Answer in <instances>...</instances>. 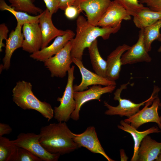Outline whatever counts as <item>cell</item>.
<instances>
[{
  "mask_svg": "<svg viewBox=\"0 0 161 161\" xmlns=\"http://www.w3.org/2000/svg\"><path fill=\"white\" fill-rule=\"evenodd\" d=\"M159 106L160 107L161 109V103L160 102V104H159Z\"/></svg>",
  "mask_w": 161,
  "mask_h": 161,
  "instance_id": "f35d334b",
  "label": "cell"
},
{
  "mask_svg": "<svg viewBox=\"0 0 161 161\" xmlns=\"http://www.w3.org/2000/svg\"><path fill=\"white\" fill-rule=\"evenodd\" d=\"M139 32L138 38L137 42L123 54L121 58L122 65L151 61V58L144 45L143 29H140Z\"/></svg>",
  "mask_w": 161,
  "mask_h": 161,
  "instance_id": "9a60e30c",
  "label": "cell"
},
{
  "mask_svg": "<svg viewBox=\"0 0 161 161\" xmlns=\"http://www.w3.org/2000/svg\"><path fill=\"white\" fill-rule=\"evenodd\" d=\"M161 19V13L152 10L148 8L137 13L133 16V21L135 26L144 29Z\"/></svg>",
  "mask_w": 161,
  "mask_h": 161,
  "instance_id": "603a6c76",
  "label": "cell"
},
{
  "mask_svg": "<svg viewBox=\"0 0 161 161\" xmlns=\"http://www.w3.org/2000/svg\"><path fill=\"white\" fill-rule=\"evenodd\" d=\"M120 159L121 161H127L128 159V157L126 155L124 150L121 149L120 150Z\"/></svg>",
  "mask_w": 161,
  "mask_h": 161,
  "instance_id": "d590c367",
  "label": "cell"
},
{
  "mask_svg": "<svg viewBox=\"0 0 161 161\" xmlns=\"http://www.w3.org/2000/svg\"><path fill=\"white\" fill-rule=\"evenodd\" d=\"M18 148L9 139L0 137V161H14Z\"/></svg>",
  "mask_w": 161,
  "mask_h": 161,
  "instance_id": "d4e9b609",
  "label": "cell"
},
{
  "mask_svg": "<svg viewBox=\"0 0 161 161\" xmlns=\"http://www.w3.org/2000/svg\"><path fill=\"white\" fill-rule=\"evenodd\" d=\"M116 85L106 86L93 85L89 89L82 91L74 92V97L76 101L75 109L71 114L70 118L74 120L79 119V112L81 106L85 103L92 100L100 101L101 96L106 93H112L115 89Z\"/></svg>",
  "mask_w": 161,
  "mask_h": 161,
  "instance_id": "9c48e42d",
  "label": "cell"
},
{
  "mask_svg": "<svg viewBox=\"0 0 161 161\" xmlns=\"http://www.w3.org/2000/svg\"><path fill=\"white\" fill-rule=\"evenodd\" d=\"M142 4H145L150 10L161 13V0H140Z\"/></svg>",
  "mask_w": 161,
  "mask_h": 161,
  "instance_id": "f546056e",
  "label": "cell"
},
{
  "mask_svg": "<svg viewBox=\"0 0 161 161\" xmlns=\"http://www.w3.org/2000/svg\"><path fill=\"white\" fill-rule=\"evenodd\" d=\"M76 34L72 39L71 51L72 58L82 60L85 49L88 48L99 37L106 40L111 34L117 32L120 29L121 24L114 27H100L90 24L84 16H79L76 20Z\"/></svg>",
  "mask_w": 161,
  "mask_h": 161,
  "instance_id": "7a4b0ae2",
  "label": "cell"
},
{
  "mask_svg": "<svg viewBox=\"0 0 161 161\" xmlns=\"http://www.w3.org/2000/svg\"><path fill=\"white\" fill-rule=\"evenodd\" d=\"M131 16L121 5L114 1H111L106 12L97 23L101 27H116L122 21L129 20Z\"/></svg>",
  "mask_w": 161,
  "mask_h": 161,
  "instance_id": "4fadbf2b",
  "label": "cell"
},
{
  "mask_svg": "<svg viewBox=\"0 0 161 161\" xmlns=\"http://www.w3.org/2000/svg\"><path fill=\"white\" fill-rule=\"evenodd\" d=\"M65 122L52 123L41 127L39 141L49 152L63 155L78 148Z\"/></svg>",
  "mask_w": 161,
  "mask_h": 161,
  "instance_id": "6da1fadb",
  "label": "cell"
},
{
  "mask_svg": "<svg viewBox=\"0 0 161 161\" xmlns=\"http://www.w3.org/2000/svg\"><path fill=\"white\" fill-rule=\"evenodd\" d=\"M13 100L22 109L34 110L39 112L49 121L54 117V109L51 105L39 100L32 91V85L24 80L17 82L12 90Z\"/></svg>",
  "mask_w": 161,
  "mask_h": 161,
  "instance_id": "3957f363",
  "label": "cell"
},
{
  "mask_svg": "<svg viewBox=\"0 0 161 161\" xmlns=\"http://www.w3.org/2000/svg\"><path fill=\"white\" fill-rule=\"evenodd\" d=\"M9 30L8 28L4 23H2L0 25V52L2 51V48L5 46L3 43V41H6L8 38V33Z\"/></svg>",
  "mask_w": 161,
  "mask_h": 161,
  "instance_id": "1f68e13d",
  "label": "cell"
},
{
  "mask_svg": "<svg viewBox=\"0 0 161 161\" xmlns=\"http://www.w3.org/2000/svg\"><path fill=\"white\" fill-rule=\"evenodd\" d=\"M75 67L72 66L68 71L67 83L63 95L61 97L57 99L60 104L54 108V117L58 122H67L75 109L76 103L74 97L73 88Z\"/></svg>",
  "mask_w": 161,
  "mask_h": 161,
  "instance_id": "5b68a950",
  "label": "cell"
},
{
  "mask_svg": "<svg viewBox=\"0 0 161 161\" xmlns=\"http://www.w3.org/2000/svg\"><path fill=\"white\" fill-rule=\"evenodd\" d=\"M10 6L17 11L26 12L28 13L38 15L41 13L43 10L35 5L34 0H8Z\"/></svg>",
  "mask_w": 161,
  "mask_h": 161,
  "instance_id": "4316f807",
  "label": "cell"
},
{
  "mask_svg": "<svg viewBox=\"0 0 161 161\" xmlns=\"http://www.w3.org/2000/svg\"><path fill=\"white\" fill-rule=\"evenodd\" d=\"M75 35L72 31L67 30V32L64 34L55 38L49 46L32 53L30 57L36 61L44 62L58 52L69 41L74 38Z\"/></svg>",
  "mask_w": 161,
  "mask_h": 161,
  "instance_id": "2e32d148",
  "label": "cell"
},
{
  "mask_svg": "<svg viewBox=\"0 0 161 161\" xmlns=\"http://www.w3.org/2000/svg\"><path fill=\"white\" fill-rule=\"evenodd\" d=\"M22 29L24 37L22 49L32 54L40 50L42 37L39 22L25 23Z\"/></svg>",
  "mask_w": 161,
  "mask_h": 161,
  "instance_id": "5bb4252c",
  "label": "cell"
},
{
  "mask_svg": "<svg viewBox=\"0 0 161 161\" xmlns=\"http://www.w3.org/2000/svg\"><path fill=\"white\" fill-rule=\"evenodd\" d=\"M0 9L1 11L7 10L11 13L16 18L17 23L22 26L27 23L39 22L41 14L35 16H32L28 13L15 10L10 5H8L4 0H0Z\"/></svg>",
  "mask_w": 161,
  "mask_h": 161,
  "instance_id": "cb8c5ba5",
  "label": "cell"
},
{
  "mask_svg": "<svg viewBox=\"0 0 161 161\" xmlns=\"http://www.w3.org/2000/svg\"><path fill=\"white\" fill-rule=\"evenodd\" d=\"M88 48L93 69L97 74L106 78L107 61L100 55L97 40H95Z\"/></svg>",
  "mask_w": 161,
  "mask_h": 161,
  "instance_id": "7402d4cb",
  "label": "cell"
},
{
  "mask_svg": "<svg viewBox=\"0 0 161 161\" xmlns=\"http://www.w3.org/2000/svg\"><path fill=\"white\" fill-rule=\"evenodd\" d=\"M120 125L117 127L119 129L130 134L132 137L134 145V153L131 160V161H137L138 152L140 143L144 138L147 135L153 133H159L161 130L158 127L154 126L143 131H139L130 124L126 123L124 120L120 122Z\"/></svg>",
  "mask_w": 161,
  "mask_h": 161,
  "instance_id": "ffe728a7",
  "label": "cell"
},
{
  "mask_svg": "<svg viewBox=\"0 0 161 161\" xmlns=\"http://www.w3.org/2000/svg\"><path fill=\"white\" fill-rule=\"evenodd\" d=\"M12 131V128L9 125L4 123H0V137L10 134Z\"/></svg>",
  "mask_w": 161,
  "mask_h": 161,
  "instance_id": "836d02e7",
  "label": "cell"
},
{
  "mask_svg": "<svg viewBox=\"0 0 161 161\" xmlns=\"http://www.w3.org/2000/svg\"><path fill=\"white\" fill-rule=\"evenodd\" d=\"M160 90L158 87L155 86L151 98L145 103V106L134 114L124 120V121L137 129L145 123L154 122L161 129V116H159L158 112L160 100L157 94Z\"/></svg>",
  "mask_w": 161,
  "mask_h": 161,
  "instance_id": "277c9868",
  "label": "cell"
},
{
  "mask_svg": "<svg viewBox=\"0 0 161 161\" xmlns=\"http://www.w3.org/2000/svg\"><path fill=\"white\" fill-rule=\"evenodd\" d=\"M77 0H60L59 9L64 10L68 7L72 5Z\"/></svg>",
  "mask_w": 161,
  "mask_h": 161,
  "instance_id": "e575fe53",
  "label": "cell"
},
{
  "mask_svg": "<svg viewBox=\"0 0 161 161\" xmlns=\"http://www.w3.org/2000/svg\"><path fill=\"white\" fill-rule=\"evenodd\" d=\"M39 134L21 133L16 139L11 140L16 146L25 148L44 161H57L60 156L47 151L40 143Z\"/></svg>",
  "mask_w": 161,
  "mask_h": 161,
  "instance_id": "8992f818",
  "label": "cell"
},
{
  "mask_svg": "<svg viewBox=\"0 0 161 161\" xmlns=\"http://www.w3.org/2000/svg\"><path fill=\"white\" fill-rule=\"evenodd\" d=\"M52 15L47 8L41 13L39 24L42 37L41 49L47 46L54 38L64 34L67 31V30L58 29L54 25L52 20Z\"/></svg>",
  "mask_w": 161,
  "mask_h": 161,
  "instance_id": "e0dca14e",
  "label": "cell"
},
{
  "mask_svg": "<svg viewBox=\"0 0 161 161\" xmlns=\"http://www.w3.org/2000/svg\"><path fill=\"white\" fill-rule=\"evenodd\" d=\"M158 40L159 41L161 42V35L160 36V37L158 38ZM158 52H161V45L160 46V47L159 49H158Z\"/></svg>",
  "mask_w": 161,
  "mask_h": 161,
  "instance_id": "74e56055",
  "label": "cell"
},
{
  "mask_svg": "<svg viewBox=\"0 0 161 161\" xmlns=\"http://www.w3.org/2000/svg\"><path fill=\"white\" fill-rule=\"evenodd\" d=\"M155 160L156 161H161V150L160 151L157 159Z\"/></svg>",
  "mask_w": 161,
  "mask_h": 161,
  "instance_id": "8d00e7d4",
  "label": "cell"
},
{
  "mask_svg": "<svg viewBox=\"0 0 161 161\" xmlns=\"http://www.w3.org/2000/svg\"><path fill=\"white\" fill-rule=\"evenodd\" d=\"M123 7L133 16L139 11L148 8L140 2V0H114Z\"/></svg>",
  "mask_w": 161,
  "mask_h": 161,
  "instance_id": "83f0119b",
  "label": "cell"
},
{
  "mask_svg": "<svg viewBox=\"0 0 161 161\" xmlns=\"http://www.w3.org/2000/svg\"><path fill=\"white\" fill-rule=\"evenodd\" d=\"M73 63L79 68L82 76L80 83L73 86L74 92L82 91L87 89L88 86L93 85L106 86L116 85L115 81L111 80L106 78L93 73L86 68L82 60L77 58H72Z\"/></svg>",
  "mask_w": 161,
  "mask_h": 161,
  "instance_id": "8fae6325",
  "label": "cell"
},
{
  "mask_svg": "<svg viewBox=\"0 0 161 161\" xmlns=\"http://www.w3.org/2000/svg\"><path fill=\"white\" fill-rule=\"evenodd\" d=\"M47 9L53 15L59 9L60 0H43Z\"/></svg>",
  "mask_w": 161,
  "mask_h": 161,
  "instance_id": "d6a6232c",
  "label": "cell"
},
{
  "mask_svg": "<svg viewBox=\"0 0 161 161\" xmlns=\"http://www.w3.org/2000/svg\"><path fill=\"white\" fill-rule=\"evenodd\" d=\"M111 1V0H77L73 5L77 7L80 12H85L88 21L97 26Z\"/></svg>",
  "mask_w": 161,
  "mask_h": 161,
  "instance_id": "30bf717a",
  "label": "cell"
},
{
  "mask_svg": "<svg viewBox=\"0 0 161 161\" xmlns=\"http://www.w3.org/2000/svg\"><path fill=\"white\" fill-rule=\"evenodd\" d=\"M64 11L65 16L69 19L78 17L80 13L78 8L73 5L68 7Z\"/></svg>",
  "mask_w": 161,
  "mask_h": 161,
  "instance_id": "4dcf8cb0",
  "label": "cell"
},
{
  "mask_svg": "<svg viewBox=\"0 0 161 161\" xmlns=\"http://www.w3.org/2000/svg\"><path fill=\"white\" fill-rule=\"evenodd\" d=\"M161 150V142H158L147 135L142 140L138 152L137 161L156 160Z\"/></svg>",
  "mask_w": 161,
  "mask_h": 161,
  "instance_id": "44dd1931",
  "label": "cell"
},
{
  "mask_svg": "<svg viewBox=\"0 0 161 161\" xmlns=\"http://www.w3.org/2000/svg\"><path fill=\"white\" fill-rule=\"evenodd\" d=\"M130 47L125 44L118 46L108 56L106 78L115 81L119 78L122 65L121 58L123 54Z\"/></svg>",
  "mask_w": 161,
  "mask_h": 161,
  "instance_id": "d6986e66",
  "label": "cell"
},
{
  "mask_svg": "<svg viewBox=\"0 0 161 161\" xmlns=\"http://www.w3.org/2000/svg\"><path fill=\"white\" fill-rule=\"evenodd\" d=\"M22 26L19 23H17L15 30H12L6 41L5 54L2 60L3 69L7 70L9 69L13 53L17 49L22 48L24 39L21 32Z\"/></svg>",
  "mask_w": 161,
  "mask_h": 161,
  "instance_id": "ac0fdd59",
  "label": "cell"
},
{
  "mask_svg": "<svg viewBox=\"0 0 161 161\" xmlns=\"http://www.w3.org/2000/svg\"><path fill=\"white\" fill-rule=\"evenodd\" d=\"M72 134L73 140L78 148L85 147L93 153L101 154L108 161H114L106 154L98 140L94 126L88 127L82 133Z\"/></svg>",
  "mask_w": 161,
  "mask_h": 161,
  "instance_id": "7c38bea8",
  "label": "cell"
},
{
  "mask_svg": "<svg viewBox=\"0 0 161 161\" xmlns=\"http://www.w3.org/2000/svg\"><path fill=\"white\" fill-rule=\"evenodd\" d=\"M14 161H42L28 150L18 147Z\"/></svg>",
  "mask_w": 161,
  "mask_h": 161,
  "instance_id": "f1b7e54d",
  "label": "cell"
},
{
  "mask_svg": "<svg viewBox=\"0 0 161 161\" xmlns=\"http://www.w3.org/2000/svg\"><path fill=\"white\" fill-rule=\"evenodd\" d=\"M161 19L153 24L143 29L144 41L147 51L149 52L151 49V44L155 40H158L161 35Z\"/></svg>",
  "mask_w": 161,
  "mask_h": 161,
  "instance_id": "484cf974",
  "label": "cell"
},
{
  "mask_svg": "<svg viewBox=\"0 0 161 161\" xmlns=\"http://www.w3.org/2000/svg\"><path fill=\"white\" fill-rule=\"evenodd\" d=\"M72 39L54 56L44 61V65L50 72L51 77L63 78L70 68L73 62L71 55Z\"/></svg>",
  "mask_w": 161,
  "mask_h": 161,
  "instance_id": "52a82bcc",
  "label": "cell"
},
{
  "mask_svg": "<svg viewBox=\"0 0 161 161\" xmlns=\"http://www.w3.org/2000/svg\"><path fill=\"white\" fill-rule=\"evenodd\" d=\"M128 84V83L121 85L120 88L117 89L114 94V99L119 102V104L117 106H113L107 102H104V106L108 109L105 112V114L119 115L121 117L125 116L129 117L138 112L140 107L144 105L151 98L152 95L147 100L138 103L132 102L129 99L122 98L120 97L121 92L123 90L126 89Z\"/></svg>",
  "mask_w": 161,
  "mask_h": 161,
  "instance_id": "ba28073f",
  "label": "cell"
}]
</instances>
